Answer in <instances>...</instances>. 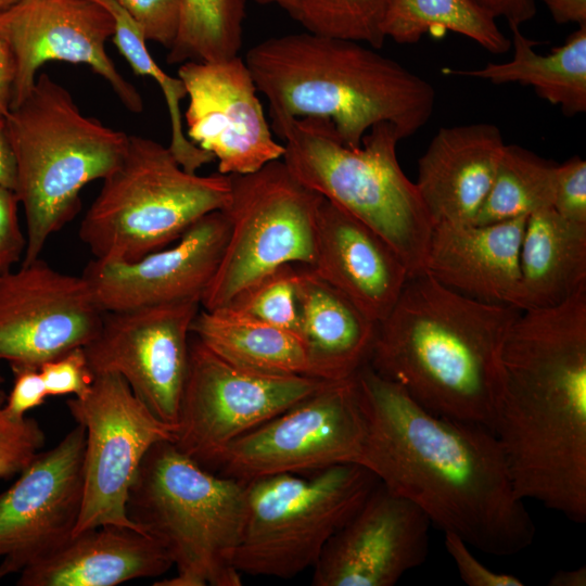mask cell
I'll use <instances>...</instances> for the list:
<instances>
[{
	"label": "cell",
	"mask_w": 586,
	"mask_h": 586,
	"mask_svg": "<svg viewBox=\"0 0 586 586\" xmlns=\"http://www.w3.org/2000/svg\"><path fill=\"white\" fill-rule=\"evenodd\" d=\"M245 0H181L169 64L217 62L239 55L243 41Z\"/></svg>",
	"instance_id": "4dcf8cb0"
},
{
	"label": "cell",
	"mask_w": 586,
	"mask_h": 586,
	"mask_svg": "<svg viewBox=\"0 0 586 586\" xmlns=\"http://www.w3.org/2000/svg\"><path fill=\"white\" fill-rule=\"evenodd\" d=\"M379 484L358 463L304 477L292 473L246 482L247 513L231 557L240 574L291 578L317 563L330 538Z\"/></svg>",
	"instance_id": "9c48e42d"
},
{
	"label": "cell",
	"mask_w": 586,
	"mask_h": 586,
	"mask_svg": "<svg viewBox=\"0 0 586 586\" xmlns=\"http://www.w3.org/2000/svg\"><path fill=\"white\" fill-rule=\"evenodd\" d=\"M428 515L380 482L330 538L314 565L315 586H393L429 551Z\"/></svg>",
	"instance_id": "d6986e66"
},
{
	"label": "cell",
	"mask_w": 586,
	"mask_h": 586,
	"mask_svg": "<svg viewBox=\"0 0 586 586\" xmlns=\"http://www.w3.org/2000/svg\"><path fill=\"white\" fill-rule=\"evenodd\" d=\"M493 433L518 496L586 521V291L520 310L501 349Z\"/></svg>",
	"instance_id": "7a4b0ae2"
},
{
	"label": "cell",
	"mask_w": 586,
	"mask_h": 586,
	"mask_svg": "<svg viewBox=\"0 0 586 586\" xmlns=\"http://www.w3.org/2000/svg\"><path fill=\"white\" fill-rule=\"evenodd\" d=\"M200 301L105 311L84 347L93 375H120L160 420L177 426Z\"/></svg>",
	"instance_id": "5bb4252c"
},
{
	"label": "cell",
	"mask_w": 586,
	"mask_h": 586,
	"mask_svg": "<svg viewBox=\"0 0 586 586\" xmlns=\"http://www.w3.org/2000/svg\"><path fill=\"white\" fill-rule=\"evenodd\" d=\"M191 334L241 369L267 375H307L304 342L294 332L253 319L230 307H201Z\"/></svg>",
	"instance_id": "83f0119b"
},
{
	"label": "cell",
	"mask_w": 586,
	"mask_h": 586,
	"mask_svg": "<svg viewBox=\"0 0 586 586\" xmlns=\"http://www.w3.org/2000/svg\"><path fill=\"white\" fill-rule=\"evenodd\" d=\"M78 230L93 259L127 263L175 243L195 221L222 211L230 179L184 170L168 146L131 135L102 180Z\"/></svg>",
	"instance_id": "ba28073f"
},
{
	"label": "cell",
	"mask_w": 586,
	"mask_h": 586,
	"mask_svg": "<svg viewBox=\"0 0 586 586\" xmlns=\"http://www.w3.org/2000/svg\"><path fill=\"white\" fill-rule=\"evenodd\" d=\"M549 586H585L586 566H579L574 570L557 571L548 582Z\"/></svg>",
	"instance_id": "bcb514c9"
},
{
	"label": "cell",
	"mask_w": 586,
	"mask_h": 586,
	"mask_svg": "<svg viewBox=\"0 0 586 586\" xmlns=\"http://www.w3.org/2000/svg\"><path fill=\"white\" fill-rule=\"evenodd\" d=\"M113 15L115 31L113 41L120 54L129 63L136 75L153 78L162 89L170 120L169 150L189 173H196L203 165L213 162L214 156L194 144L186 135L180 111V102L187 98L182 80L163 71L146 48V40L136 23L116 0H95Z\"/></svg>",
	"instance_id": "1f68e13d"
},
{
	"label": "cell",
	"mask_w": 586,
	"mask_h": 586,
	"mask_svg": "<svg viewBox=\"0 0 586 586\" xmlns=\"http://www.w3.org/2000/svg\"><path fill=\"white\" fill-rule=\"evenodd\" d=\"M114 31L113 15L95 0H18L0 11V40L15 65L11 110L29 94L46 62L63 61L87 65L128 111L141 113L142 97L105 50Z\"/></svg>",
	"instance_id": "2e32d148"
},
{
	"label": "cell",
	"mask_w": 586,
	"mask_h": 586,
	"mask_svg": "<svg viewBox=\"0 0 586 586\" xmlns=\"http://www.w3.org/2000/svg\"><path fill=\"white\" fill-rule=\"evenodd\" d=\"M15 65L8 47L0 40V117H7L11 111Z\"/></svg>",
	"instance_id": "7bdbcfd3"
},
{
	"label": "cell",
	"mask_w": 586,
	"mask_h": 586,
	"mask_svg": "<svg viewBox=\"0 0 586 586\" xmlns=\"http://www.w3.org/2000/svg\"><path fill=\"white\" fill-rule=\"evenodd\" d=\"M495 18L504 17L509 26H521L536 13L535 0H473Z\"/></svg>",
	"instance_id": "b9f144b4"
},
{
	"label": "cell",
	"mask_w": 586,
	"mask_h": 586,
	"mask_svg": "<svg viewBox=\"0 0 586 586\" xmlns=\"http://www.w3.org/2000/svg\"><path fill=\"white\" fill-rule=\"evenodd\" d=\"M449 30L501 54L511 48L496 18L473 0H388L382 31L397 43H415L430 31Z\"/></svg>",
	"instance_id": "f1b7e54d"
},
{
	"label": "cell",
	"mask_w": 586,
	"mask_h": 586,
	"mask_svg": "<svg viewBox=\"0 0 586 586\" xmlns=\"http://www.w3.org/2000/svg\"><path fill=\"white\" fill-rule=\"evenodd\" d=\"M445 547L455 562L460 578L469 586H522L523 582L513 574L495 572L480 562L470 551L469 545L454 533L446 532Z\"/></svg>",
	"instance_id": "f35d334b"
},
{
	"label": "cell",
	"mask_w": 586,
	"mask_h": 586,
	"mask_svg": "<svg viewBox=\"0 0 586 586\" xmlns=\"http://www.w3.org/2000/svg\"><path fill=\"white\" fill-rule=\"evenodd\" d=\"M388 0H296L294 20L307 31L383 47Z\"/></svg>",
	"instance_id": "d6a6232c"
},
{
	"label": "cell",
	"mask_w": 586,
	"mask_h": 586,
	"mask_svg": "<svg viewBox=\"0 0 586 586\" xmlns=\"http://www.w3.org/2000/svg\"><path fill=\"white\" fill-rule=\"evenodd\" d=\"M229 237L224 211L206 214L175 243L127 263L91 259L82 276L104 311L200 301Z\"/></svg>",
	"instance_id": "ffe728a7"
},
{
	"label": "cell",
	"mask_w": 586,
	"mask_h": 586,
	"mask_svg": "<svg viewBox=\"0 0 586 586\" xmlns=\"http://www.w3.org/2000/svg\"><path fill=\"white\" fill-rule=\"evenodd\" d=\"M506 143L494 124L442 127L418 161L416 183L433 224L474 225Z\"/></svg>",
	"instance_id": "603a6c76"
},
{
	"label": "cell",
	"mask_w": 586,
	"mask_h": 586,
	"mask_svg": "<svg viewBox=\"0 0 586 586\" xmlns=\"http://www.w3.org/2000/svg\"><path fill=\"white\" fill-rule=\"evenodd\" d=\"M14 374L13 386L7 395L4 410L13 419H22L27 412L41 406L48 393L39 368H11Z\"/></svg>",
	"instance_id": "60d3db41"
},
{
	"label": "cell",
	"mask_w": 586,
	"mask_h": 586,
	"mask_svg": "<svg viewBox=\"0 0 586 586\" xmlns=\"http://www.w3.org/2000/svg\"><path fill=\"white\" fill-rule=\"evenodd\" d=\"M367 431L355 375L311 395L233 441L214 469L243 482L358 463Z\"/></svg>",
	"instance_id": "7c38bea8"
},
{
	"label": "cell",
	"mask_w": 586,
	"mask_h": 586,
	"mask_svg": "<svg viewBox=\"0 0 586 586\" xmlns=\"http://www.w3.org/2000/svg\"><path fill=\"white\" fill-rule=\"evenodd\" d=\"M127 514L168 552L177 574L158 586H240L231 563L246 520V483L215 475L173 442L144 456L127 499Z\"/></svg>",
	"instance_id": "52a82bcc"
},
{
	"label": "cell",
	"mask_w": 586,
	"mask_h": 586,
	"mask_svg": "<svg viewBox=\"0 0 586 586\" xmlns=\"http://www.w3.org/2000/svg\"><path fill=\"white\" fill-rule=\"evenodd\" d=\"M3 381H4V379H3V377H2V374L0 372V385L2 384Z\"/></svg>",
	"instance_id": "681fc988"
},
{
	"label": "cell",
	"mask_w": 586,
	"mask_h": 586,
	"mask_svg": "<svg viewBox=\"0 0 586 586\" xmlns=\"http://www.w3.org/2000/svg\"><path fill=\"white\" fill-rule=\"evenodd\" d=\"M513 56L505 63H487L477 69L444 68V74L488 80L495 85L531 86L536 94L559 105L566 116L586 111V24L579 25L565 42L549 54L537 53L536 41L520 26H509Z\"/></svg>",
	"instance_id": "4316f807"
},
{
	"label": "cell",
	"mask_w": 586,
	"mask_h": 586,
	"mask_svg": "<svg viewBox=\"0 0 586 586\" xmlns=\"http://www.w3.org/2000/svg\"><path fill=\"white\" fill-rule=\"evenodd\" d=\"M375 50L305 30L265 39L244 61L270 116L327 118L340 140L356 148L381 123L402 139L415 135L435 106L428 80Z\"/></svg>",
	"instance_id": "277c9868"
},
{
	"label": "cell",
	"mask_w": 586,
	"mask_h": 586,
	"mask_svg": "<svg viewBox=\"0 0 586 586\" xmlns=\"http://www.w3.org/2000/svg\"><path fill=\"white\" fill-rule=\"evenodd\" d=\"M308 268L377 324L390 314L410 277L402 257L380 234L324 198Z\"/></svg>",
	"instance_id": "44dd1931"
},
{
	"label": "cell",
	"mask_w": 586,
	"mask_h": 586,
	"mask_svg": "<svg viewBox=\"0 0 586 586\" xmlns=\"http://www.w3.org/2000/svg\"><path fill=\"white\" fill-rule=\"evenodd\" d=\"M519 313L458 294L426 272L411 276L377 324L368 364L433 413L493 432L501 349Z\"/></svg>",
	"instance_id": "3957f363"
},
{
	"label": "cell",
	"mask_w": 586,
	"mask_h": 586,
	"mask_svg": "<svg viewBox=\"0 0 586 586\" xmlns=\"http://www.w3.org/2000/svg\"><path fill=\"white\" fill-rule=\"evenodd\" d=\"M519 308H545L586 290V224L552 207L527 216L520 247Z\"/></svg>",
	"instance_id": "484cf974"
},
{
	"label": "cell",
	"mask_w": 586,
	"mask_h": 586,
	"mask_svg": "<svg viewBox=\"0 0 586 586\" xmlns=\"http://www.w3.org/2000/svg\"><path fill=\"white\" fill-rule=\"evenodd\" d=\"M558 24H586V0H542Z\"/></svg>",
	"instance_id": "f6af8a7d"
},
{
	"label": "cell",
	"mask_w": 586,
	"mask_h": 586,
	"mask_svg": "<svg viewBox=\"0 0 586 586\" xmlns=\"http://www.w3.org/2000/svg\"><path fill=\"white\" fill-rule=\"evenodd\" d=\"M16 181V162L8 132L7 119L0 117V184L15 191Z\"/></svg>",
	"instance_id": "ee69618b"
},
{
	"label": "cell",
	"mask_w": 586,
	"mask_h": 586,
	"mask_svg": "<svg viewBox=\"0 0 586 586\" xmlns=\"http://www.w3.org/2000/svg\"><path fill=\"white\" fill-rule=\"evenodd\" d=\"M222 209L229 237L201 307L227 306L243 290L288 264L309 267L315 257L322 196L298 181L282 158L256 171L228 175Z\"/></svg>",
	"instance_id": "30bf717a"
},
{
	"label": "cell",
	"mask_w": 586,
	"mask_h": 586,
	"mask_svg": "<svg viewBox=\"0 0 586 586\" xmlns=\"http://www.w3.org/2000/svg\"><path fill=\"white\" fill-rule=\"evenodd\" d=\"M355 379L367 422L359 464L471 547L499 557L530 547L535 525L491 430L433 413L369 364Z\"/></svg>",
	"instance_id": "6da1fadb"
},
{
	"label": "cell",
	"mask_w": 586,
	"mask_h": 586,
	"mask_svg": "<svg viewBox=\"0 0 586 586\" xmlns=\"http://www.w3.org/2000/svg\"><path fill=\"white\" fill-rule=\"evenodd\" d=\"M178 77L189 100L186 135L217 160L218 173L250 174L282 158L244 59L186 62Z\"/></svg>",
	"instance_id": "ac0fdd59"
},
{
	"label": "cell",
	"mask_w": 586,
	"mask_h": 586,
	"mask_svg": "<svg viewBox=\"0 0 586 586\" xmlns=\"http://www.w3.org/2000/svg\"><path fill=\"white\" fill-rule=\"evenodd\" d=\"M20 201L14 190L0 184V273L22 262L26 250L18 220Z\"/></svg>",
	"instance_id": "ab89813d"
},
{
	"label": "cell",
	"mask_w": 586,
	"mask_h": 586,
	"mask_svg": "<svg viewBox=\"0 0 586 586\" xmlns=\"http://www.w3.org/2000/svg\"><path fill=\"white\" fill-rule=\"evenodd\" d=\"M39 371L48 396L82 395L94 380L84 347L74 348L42 364Z\"/></svg>",
	"instance_id": "8d00e7d4"
},
{
	"label": "cell",
	"mask_w": 586,
	"mask_h": 586,
	"mask_svg": "<svg viewBox=\"0 0 586 586\" xmlns=\"http://www.w3.org/2000/svg\"><path fill=\"white\" fill-rule=\"evenodd\" d=\"M66 406L86 432L84 498L73 535L106 524L142 531L127 514L128 494L149 449L174 443L177 426L156 418L114 373L95 375Z\"/></svg>",
	"instance_id": "8fae6325"
},
{
	"label": "cell",
	"mask_w": 586,
	"mask_h": 586,
	"mask_svg": "<svg viewBox=\"0 0 586 586\" xmlns=\"http://www.w3.org/2000/svg\"><path fill=\"white\" fill-rule=\"evenodd\" d=\"M105 311L84 276L40 257L0 273V361L39 368L98 334Z\"/></svg>",
	"instance_id": "9a60e30c"
},
{
	"label": "cell",
	"mask_w": 586,
	"mask_h": 586,
	"mask_svg": "<svg viewBox=\"0 0 586 586\" xmlns=\"http://www.w3.org/2000/svg\"><path fill=\"white\" fill-rule=\"evenodd\" d=\"M324 382L241 369L191 334L174 444L204 469H214L233 441L311 395Z\"/></svg>",
	"instance_id": "4fadbf2b"
},
{
	"label": "cell",
	"mask_w": 586,
	"mask_h": 586,
	"mask_svg": "<svg viewBox=\"0 0 586 586\" xmlns=\"http://www.w3.org/2000/svg\"><path fill=\"white\" fill-rule=\"evenodd\" d=\"M146 41L171 48L179 28L181 0H116Z\"/></svg>",
	"instance_id": "d590c367"
},
{
	"label": "cell",
	"mask_w": 586,
	"mask_h": 586,
	"mask_svg": "<svg viewBox=\"0 0 586 586\" xmlns=\"http://www.w3.org/2000/svg\"><path fill=\"white\" fill-rule=\"evenodd\" d=\"M258 4H275L285 10L292 17H294L296 12V0H253Z\"/></svg>",
	"instance_id": "7dc6e473"
},
{
	"label": "cell",
	"mask_w": 586,
	"mask_h": 586,
	"mask_svg": "<svg viewBox=\"0 0 586 586\" xmlns=\"http://www.w3.org/2000/svg\"><path fill=\"white\" fill-rule=\"evenodd\" d=\"M5 119L26 220L21 264H29L76 216L80 191L119 164L129 135L85 116L68 90L44 73Z\"/></svg>",
	"instance_id": "8992f818"
},
{
	"label": "cell",
	"mask_w": 586,
	"mask_h": 586,
	"mask_svg": "<svg viewBox=\"0 0 586 586\" xmlns=\"http://www.w3.org/2000/svg\"><path fill=\"white\" fill-rule=\"evenodd\" d=\"M18 0H0V11L5 10L16 3Z\"/></svg>",
	"instance_id": "c3c4849f"
},
{
	"label": "cell",
	"mask_w": 586,
	"mask_h": 586,
	"mask_svg": "<svg viewBox=\"0 0 586 586\" xmlns=\"http://www.w3.org/2000/svg\"><path fill=\"white\" fill-rule=\"evenodd\" d=\"M552 208L570 221L586 224V161L582 157L557 165Z\"/></svg>",
	"instance_id": "74e56055"
},
{
	"label": "cell",
	"mask_w": 586,
	"mask_h": 586,
	"mask_svg": "<svg viewBox=\"0 0 586 586\" xmlns=\"http://www.w3.org/2000/svg\"><path fill=\"white\" fill-rule=\"evenodd\" d=\"M5 398L7 394L0 390V479L9 480L33 462L46 438L35 419L11 418L4 410Z\"/></svg>",
	"instance_id": "e575fe53"
},
{
	"label": "cell",
	"mask_w": 586,
	"mask_h": 586,
	"mask_svg": "<svg viewBox=\"0 0 586 586\" xmlns=\"http://www.w3.org/2000/svg\"><path fill=\"white\" fill-rule=\"evenodd\" d=\"M557 165L518 144H506L474 225L528 216L552 207Z\"/></svg>",
	"instance_id": "f546056e"
},
{
	"label": "cell",
	"mask_w": 586,
	"mask_h": 586,
	"mask_svg": "<svg viewBox=\"0 0 586 586\" xmlns=\"http://www.w3.org/2000/svg\"><path fill=\"white\" fill-rule=\"evenodd\" d=\"M85 442V429L76 423L0 493V581L73 536L84 498Z\"/></svg>",
	"instance_id": "e0dca14e"
},
{
	"label": "cell",
	"mask_w": 586,
	"mask_h": 586,
	"mask_svg": "<svg viewBox=\"0 0 586 586\" xmlns=\"http://www.w3.org/2000/svg\"><path fill=\"white\" fill-rule=\"evenodd\" d=\"M298 276L300 265L281 266L243 290L225 307L300 335Z\"/></svg>",
	"instance_id": "836d02e7"
},
{
	"label": "cell",
	"mask_w": 586,
	"mask_h": 586,
	"mask_svg": "<svg viewBox=\"0 0 586 586\" xmlns=\"http://www.w3.org/2000/svg\"><path fill=\"white\" fill-rule=\"evenodd\" d=\"M270 117L292 175L380 234L402 257L410 277L424 272L433 224L416 183L398 163L402 138L396 128L378 124L359 146L351 148L327 118Z\"/></svg>",
	"instance_id": "5b68a950"
},
{
	"label": "cell",
	"mask_w": 586,
	"mask_h": 586,
	"mask_svg": "<svg viewBox=\"0 0 586 586\" xmlns=\"http://www.w3.org/2000/svg\"><path fill=\"white\" fill-rule=\"evenodd\" d=\"M526 219L433 226L424 272L469 298L519 308V256Z\"/></svg>",
	"instance_id": "7402d4cb"
},
{
	"label": "cell",
	"mask_w": 586,
	"mask_h": 586,
	"mask_svg": "<svg viewBox=\"0 0 586 586\" xmlns=\"http://www.w3.org/2000/svg\"><path fill=\"white\" fill-rule=\"evenodd\" d=\"M298 301L308 377L322 381L354 377L369 361L377 323L341 291L301 265Z\"/></svg>",
	"instance_id": "d4e9b609"
},
{
	"label": "cell",
	"mask_w": 586,
	"mask_h": 586,
	"mask_svg": "<svg viewBox=\"0 0 586 586\" xmlns=\"http://www.w3.org/2000/svg\"><path fill=\"white\" fill-rule=\"evenodd\" d=\"M149 534L106 524L73 535L49 556L23 569L18 586H114L156 577L173 566Z\"/></svg>",
	"instance_id": "cb8c5ba5"
}]
</instances>
